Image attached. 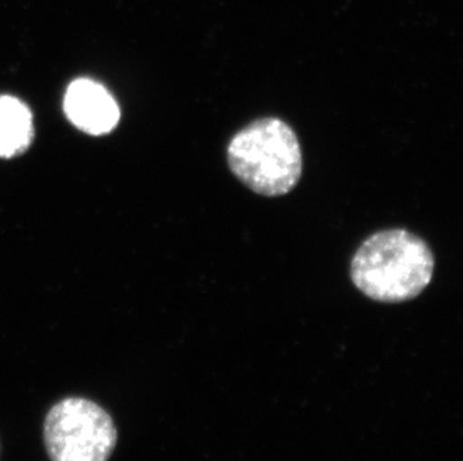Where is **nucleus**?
Listing matches in <instances>:
<instances>
[{
  "mask_svg": "<svg viewBox=\"0 0 463 461\" xmlns=\"http://www.w3.org/2000/svg\"><path fill=\"white\" fill-rule=\"evenodd\" d=\"M435 271L432 249L407 230H378L351 259V280L372 300L402 303L419 296Z\"/></svg>",
  "mask_w": 463,
  "mask_h": 461,
  "instance_id": "nucleus-1",
  "label": "nucleus"
},
{
  "mask_svg": "<svg viewBox=\"0 0 463 461\" xmlns=\"http://www.w3.org/2000/svg\"><path fill=\"white\" fill-rule=\"evenodd\" d=\"M227 161L232 174L262 196L288 193L303 173L298 136L278 118H258L237 132L228 144Z\"/></svg>",
  "mask_w": 463,
  "mask_h": 461,
  "instance_id": "nucleus-2",
  "label": "nucleus"
},
{
  "mask_svg": "<svg viewBox=\"0 0 463 461\" xmlns=\"http://www.w3.org/2000/svg\"><path fill=\"white\" fill-rule=\"evenodd\" d=\"M44 445L52 461H109L118 445V428L95 401L66 397L45 417Z\"/></svg>",
  "mask_w": 463,
  "mask_h": 461,
  "instance_id": "nucleus-3",
  "label": "nucleus"
},
{
  "mask_svg": "<svg viewBox=\"0 0 463 461\" xmlns=\"http://www.w3.org/2000/svg\"><path fill=\"white\" fill-rule=\"evenodd\" d=\"M66 116L80 129L102 136L113 131L120 118V109L111 93L92 80H77L65 96Z\"/></svg>",
  "mask_w": 463,
  "mask_h": 461,
  "instance_id": "nucleus-4",
  "label": "nucleus"
},
{
  "mask_svg": "<svg viewBox=\"0 0 463 461\" xmlns=\"http://www.w3.org/2000/svg\"><path fill=\"white\" fill-rule=\"evenodd\" d=\"M32 136L33 123L26 105L11 96H0V156L24 152Z\"/></svg>",
  "mask_w": 463,
  "mask_h": 461,
  "instance_id": "nucleus-5",
  "label": "nucleus"
}]
</instances>
